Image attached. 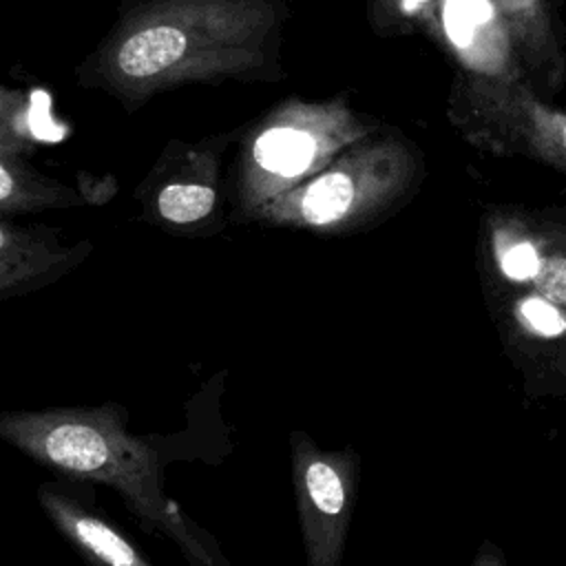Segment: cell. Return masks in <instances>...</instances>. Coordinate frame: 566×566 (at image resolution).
<instances>
[{
	"mask_svg": "<svg viewBox=\"0 0 566 566\" xmlns=\"http://www.w3.org/2000/svg\"><path fill=\"white\" fill-rule=\"evenodd\" d=\"M86 190L66 186L53 177L38 172L27 155L0 148V212L18 217L42 210H60L91 203Z\"/></svg>",
	"mask_w": 566,
	"mask_h": 566,
	"instance_id": "obj_13",
	"label": "cell"
},
{
	"mask_svg": "<svg viewBox=\"0 0 566 566\" xmlns=\"http://www.w3.org/2000/svg\"><path fill=\"white\" fill-rule=\"evenodd\" d=\"M283 0H135L77 69L128 108L197 82L279 77Z\"/></svg>",
	"mask_w": 566,
	"mask_h": 566,
	"instance_id": "obj_1",
	"label": "cell"
},
{
	"mask_svg": "<svg viewBox=\"0 0 566 566\" xmlns=\"http://www.w3.org/2000/svg\"><path fill=\"white\" fill-rule=\"evenodd\" d=\"M292 482L307 566H340L352 524L360 458L325 451L305 431L290 433Z\"/></svg>",
	"mask_w": 566,
	"mask_h": 566,
	"instance_id": "obj_7",
	"label": "cell"
},
{
	"mask_svg": "<svg viewBox=\"0 0 566 566\" xmlns=\"http://www.w3.org/2000/svg\"><path fill=\"white\" fill-rule=\"evenodd\" d=\"M440 0H369L374 24L385 33L427 29Z\"/></svg>",
	"mask_w": 566,
	"mask_h": 566,
	"instance_id": "obj_14",
	"label": "cell"
},
{
	"mask_svg": "<svg viewBox=\"0 0 566 566\" xmlns=\"http://www.w3.org/2000/svg\"><path fill=\"white\" fill-rule=\"evenodd\" d=\"M489 2L504 22L524 80L542 97H553L566 77V53L551 0Z\"/></svg>",
	"mask_w": 566,
	"mask_h": 566,
	"instance_id": "obj_11",
	"label": "cell"
},
{
	"mask_svg": "<svg viewBox=\"0 0 566 566\" xmlns=\"http://www.w3.org/2000/svg\"><path fill=\"white\" fill-rule=\"evenodd\" d=\"M480 272L566 310V210L491 208L480 226Z\"/></svg>",
	"mask_w": 566,
	"mask_h": 566,
	"instance_id": "obj_6",
	"label": "cell"
},
{
	"mask_svg": "<svg viewBox=\"0 0 566 566\" xmlns=\"http://www.w3.org/2000/svg\"><path fill=\"white\" fill-rule=\"evenodd\" d=\"M230 135L170 142L137 188L144 214L172 232H217L221 219L219 166Z\"/></svg>",
	"mask_w": 566,
	"mask_h": 566,
	"instance_id": "obj_8",
	"label": "cell"
},
{
	"mask_svg": "<svg viewBox=\"0 0 566 566\" xmlns=\"http://www.w3.org/2000/svg\"><path fill=\"white\" fill-rule=\"evenodd\" d=\"M471 566H506V559L493 542H482V546L478 548Z\"/></svg>",
	"mask_w": 566,
	"mask_h": 566,
	"instance_id": "obj_15",
	"label": "cell"
},
{
	"mask_svg": "<svg viewBox=\"0 0 566 566\" xmlns=\"http://www.w3.org/2000/svg\"><path fill=\"white\" fill-rule=\"evenodd\" d=\"M422 179V159L396 130L345 148L321 172L263 206L252 221L343 234L367 228L394 212Z\"/></svg>",
	"mask_w": 566,
	"mask_h": 566,
	"instance_id": "obj_3",
	"label": "cell"
},
{
	"mask_svg": "<svg viewBox=\"0 0 566 566\" xmlns=\"http://www.w3.org/2000/svg\"><path fill=\"white\" fill-rule=\"evenodd\" d=\"M424 33L451 53L462 71L522 75L504 22L489 0H440Z\"/></svg>",
	"mask_w": 566,
	"mask_h": 566,
	"instance_id": "obj_9",
	"label": "cell"
},
{
	"mask_svg": "<svg viewBox=\"0 0 566 566\" xmlns=\"http://www.w3.org/2000/svg\"><path fill=\"white\" fill-rule=\"evenodd\" d=\"M380 130L345 97H287L254 122L241 139L234 168V208L252 217L272 199L305 184L352 144Z\"/></svg>",
	"mask_w": 566,
	"mask_h": 566,
	"instance_id": "obj_4",
	"label": "cell"
},
{
	"mask_svg": "<svg viewBox=\"0 0 566 566\" xmlns=\"http://www.w3.org/2000/svg\"><path fill=\"white\" fill-rule=\"evenodd\" d=\"M119 405L4 411L0 438L46 469L115 489L150 528L170 537L192 566H230L214 537L197 526L161 482L157 451L130 433Z\"/></svg>",
	"mask_w": 566,
	"mask_h": 566,
	"instance_id": "obj_2",
	"label": "cell"
},
{
	"mask_svg": "<svg viewBox=\"0 0 566 566\" xmlns=\"http://www.w3.org/2000/svg\"><path fill=\"white\" fill-rule=\"evenodd\" d=\"M447 117L475 148L524 157L566 177V111L542 97L522 75L458 71Z\"/></svg>",
	"mask_w": 566,
	"mask_h": 566,
	"instance_id": "obj_5",
	"label": "cell"
},
{
	"mask_svg": "<svg viewBox=\"0 0 566 566\" xmlns=\"http://www.w3.org/2000/svg\"><path fill=\"white\" fill-rule=\"evenodd\" d=\"M38 502L51 524L88 566H153L111 520L75 500L60 484H42Z\"/></svg>",
	"mask_w": 566,
	"mask_h": 566,
	"instance_id": "obj_12",
	"label": "cell"
},
{
	"mask_svg": "<svg viewBox=\"0 0 566 566\" xmlns=\"http://www.w3.org/2000/svg\"><path fill=\"white\" fill-rule=\"evenodd\" d=\"M91 252L88 241L64 245L60 232L44 226L0 221V298L22 296L49 285L80 265Z\"/></svg>",
	"mask_w": 566,
	"mask_h": 566,
	"instance_id": "obj_10",
	"label": "cell"
}]
</instances>
